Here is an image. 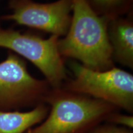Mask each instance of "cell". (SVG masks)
<instances>
[{
  "label": "cell",
  "mask_w": 133,
  "mask_h": 133,
  "mask_svg": "<svg viewBox=\"0 0 133 133\" xmlns=\"http://www.w3.org/2000/svg\"><path fill=\"white\" fill-rule=\"evenodd\" d=\"M109 21L96 14L86 0H73L69 30L58 41L62 57L77 60L83 66L96 71L114 67L107 31Z\"/></svg>",
  "instance_id": "cell-1"
},
{
  "label": "cell",
  "mask_w": 133,
  "mask_h": 133,
  "mask_svg": "<svg viewBox=\"0 0 133 133\" xmlns=\"http://www.w3.org/2000/svg\"><path fill=\"white\" fill-rule=\"evenodd\" d=\"M44 102L49 107L48 116L25 133H89L119 110L109 103L62 87L51 88Z\"/></svg>",
  "instance_id": "cell-2"
},
{
  "label": "cell",
  "mask_w": 133,
  "mask_h": 133,
  "mask_svg": "<svg viewBox=\"0 0 133 133\" xmlns=\"http://www.w3.org/2000/svg\"><path fill=\"white\" fill-rule=\"evenodd\" d=\"M69 67L74 77L65 81L62 88L101 100L132 114V74L115 66L105 71H96L76 62L70 63Z\"/></svg>",
  "instance_id": "cell-3"
},
{
  "label": "cell",
  "mask_w": 133,
  "mask_h": 133,
  "mask_svg": "<svg viewBox=\"0 0 133 133\" xmlns=\"http://www.w3.org/2000/svg\"><path fill=\"white\" fill-rule=\"evenodd\" d=\"M59 38L48 39L30 33L0 28V48L10 49L29 60L46 78L51 88H59L66 81L64 58L58 48Z\"/></svg>",
  "instance_id": "cell-4"
},
{
  "label": "cell",
  "mask_w": 133,
  "mask_h": 133,
  "mask_svg": "<svg viewBox=\"0 0 133 133\" xmlns=\"http://www.w3.org/2000/svg\"><path fill=\"white\" fill-rule=\"evenodd\" d=\"M46 80L30 74L25 61L9 53L0 62V110L12 111L25 107H36L45 103L51 90Z\"/></svg>",
  "instance_id": "cell-5"
},
{
  "label": "cell",
  "mask_w": 133,
  "mask_h": 133,
  "mask_svg": "<svg viewBox=\"0 0 133 133\" xmlns=\"http://www.w3.org/2000/svg\"><path fill=\"white\" fill-rule=\"evenodd\" d=\"M9 8L11 14L3 16L1 19L59 38L65 36L69 30L73 0H57L49 3L33 0H10Z\"/></svg>",
  "instance_id": "cell-6"
},
{
  "label": "cell",
  "mask_w": 133,
  "mask_h": 133,
  "mask_svg": "<svg viewBox=\"0 0 133 133\" xmlns=\"http://www.w3.org/2000/svg\"><path fill=\"white\" fill-rule=\"evenodd\" d=\"M107 31L114 61L132 69L133 22L131 16L110 19Z\"/></svg>",
  "instance_id": "cell-7"
},
{
  "label": "cell",
  "mask_w": 133,
  "mask_h": 133,
  "mask_svg": "<svg viewBox=\"0 0 133 133\" xmlns=\"http://www.w3.org/2000/svg\"><path fill=\"white\" fill-rule=\"evenodd\" d=\"M49 107L42 103L27 112L0 110V133H25L46 118Z\"/></svg>",
  "instance_id": "cell-8"
},
{
  "label": "cell",
  "mask_w": 133,
  "mask_h": 133,
  "mask_svg": "<svg viewBox=\"0 0 133 133\" xmlns=\"http://www.w3.org/2000/svg\"><path fill=\"white\" fill-rule=\"evenodd\" d=\"M98 16L110 20L129 12L132 0H86Z\"/></svg>",
  "instance_id": "cell-9"
},
{
  "label": "cell",
  "mask_w": 133,
  "mask_h": 133,
  "mask_svg": "<svg viewBox=\"0 0 133 133\" xmlns=\"http://www.w3.org/2000/svg\"><path fill=\"white\" fill-rule=\"evenodd\" d=\"M105 123L132 129L133 128V116L131 115L120 114L118 111L111 115Z\"/></svg>",
  "instance_id": "cell-10"
},
{
  "label": "cell",
  "mask_w": 133,
  "mask_h": 133,
  "mask_svg": "<svg viewBox=\"0 0 133 133\" xmlns=\"http://www.w3.org/2000/svg\"><path fill=\"white\" fill-rule=\"evenodd\" d=\"M89 133H133V131L127 128L103 123L96 126Z\"/></svg>",
  "instance_id": "cell-11"
}]
</instances>
